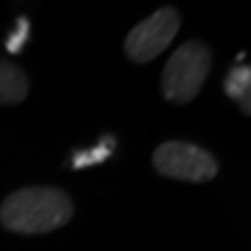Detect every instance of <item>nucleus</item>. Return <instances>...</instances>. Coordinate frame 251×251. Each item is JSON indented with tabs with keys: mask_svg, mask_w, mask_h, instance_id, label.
<instances>
[{
	"mask_svg": "<svg viewBox=\"0 0 251 251\" xmlns=\"http://www.w3.org/2000/svg\"><path fill=\"white\" fill-rule=\"evenodd\" d=\"M74 216V203L59 188L29 186L11 193L0 207V222L19 234H44L65 226Z\"/></svg>",
	"mask_w": 251,
	"mask_h": 251,
	"instance_id": "1",
	"label": "nucleus"
},
{
	"mask_svg": "<svg viewBox=\"0 0 251 251\" xmlns=\"http://www.w3.org/2000/svg\"><path fill=\"white\" fill-rule=\"evenodd\" d=\"M211 69V50L201 40L184 42L163 67L161 92L166 100L184 105L201 92Z\"/></svg>",
	"mask_w": 251,
	"mask_h": 251,
	"instance_id": "2",
	"label": "nucleus"
},
{
	"mask_svg": "<svg viewBox=\"0 0 251 251\" xmlns=\"http://www.w3.org/2000/svg\"><path fill=\"white\" fill-rule=\"evenodd\" d=\"M224 92L232 100H237L243 113L249 115L251 113V67L239 65L230 69L224 80Z\"/></svg>",
	"mask_w": 251,
	"mask_h": 251,
	"instance_id": "6",
	"label": "nucleus"
},
{
	"mask_svg": "<svg viewBox=\"0 0 251 251\" xmlns=\"http://www.w3.org/2000/svg\"><path fill=\"white\" fill-rule=\"evenodd\" d=\"M109 155H111V147L99 145V147L90 149V151L77 153V155L74 157V168H88V166H94V163L105 161Z\"/></svg>",
	"mask_w": 251,
	"mask_h": 251,
	"instance_id": "7",
	"label": "nucleus"
},
{
	"mask_svg": "<svg viewBox=\"0 0 251 251\" xmlns=\"http://www.w3.org/2000/svg\"><path fill=\"white\" fill-rule=\"evenodd\" d=\"M153 168L166 178L207 182L218 174V161L205 149L180 140H168L155 149Z\"/></svg>",
	"mask_w": 251,
	"mask_h": 251,
	"instance_id": "3",
	"label": "nucleus"
},
{
	"mask_svg": "<svg viewBox=\"0 0 251 251\" xmlns=\"http://www.w3.org/2000/svg\"><path fill=\"white\" fill-rule=\"evenodd\" d=\"M29 92V80L15 63L0 59V105H17Z\"/></svg>",
	"mask_w": 251,
	"mask_h": 251,
	"instance_id": "5",
	"label": "nucleus"
},
{
	"mask_svg": "<svg viewBox=\"0 0 251 251\" xmlns=\"http://www.w3.org/2000/svg\"><path fill=\"white\" fill-rule=\"evenodd\" d=\"M27 36H29V25H27V19H19L17 23V29L6 38V50L9 52H19L23 49V44L27 42Z\"/></svg>",
	"mask_w": 251,
	"mask_h": 251,
	"instance_id": "8",
	"label": "nucleus"
},
{
	"mask_svg": "<svg viewBox=\"0 0 251 251\" xmlns=\"http://www.w3.org/2000/svg\"><path fill=\"white\" fill-rule=\"evenodd\" d=\"M180 29V15L172 6L155 11L151 17L140 21L126 36L124 50L134 63H149L174 42Z\"/></svg>",
	"mask_w": 251,
	"mask_h": 251,
	"instance_id": "4",
	"label": "nucleus"
}]
</instances>
